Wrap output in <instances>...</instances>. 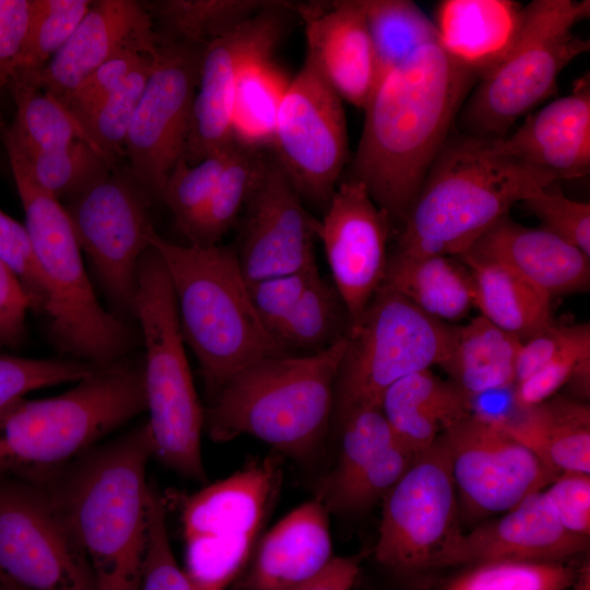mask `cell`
Segmentation results:
<instances>
[{
	"mask_svg": "<svg viewBox=\"0 0 590 590\" xmlns=\"http://www.w3.org/2000/svg\"><path fill=\"white\" fill-rule=\"evenodd\" d=\"M477 78L438 43L387 72L366 104L350 179L403 221Z\"/></svg>",
	"mask_w": 590,
	"mask_h": 590,
	"instance_id": "1",
	"label": "cell"
},
{
	"mask_svg": "<svg viewBox=\"0 0 590 590\" xmlns=\"http://www.w3.org/2000/svg\"><path fill=\"white\" fill-rule=\"evenodd\" d=\"M154 448L148 423L96 445L43 485L67 518L98 590H138ZM38 484V483H37Z\"/></svg>",
	"mask_w": 590,
	"mask_h": 590,
	"instance_id": "2",
	"label": "cell"
},
{
	"mask_svg": "<svg viewBox=\"0 0 590 590\" xmlns=\"http://www.w3.org/2000/svg\"><path fill=\"white\" fill-rule=\"evenodd\" d=\"M346 344L347 334L316 353L264 357L234 374L204 409L209 437L225 442L248 435L282 457L310 462L328 435Z\"/></svg>",
	"mask_w": 590,
	"mask_h": 590,
	"instance_id": "3",
	"label": "cell"
},
{
	"mask_svg": "<svg viewBox=\"0 0 590 590\" xmlns=\"http://www.w3.org/2000/svg\"><path fill=\"white\" fill-rule=\"evenodd\" d=\"M556 181L497 152L493 139L449 135L402 221L396 251L459 257L512 205Z\"/></svg>",
	"mask_w": 590,
	"mask_h": 590,
	"instance_id": "4",
	"label": "cell"
},
{
	"mask_svg": "<svg viewBox=\"0 0 590 590\" xmlns=\"http://www.w3.org/2000/svg\"><path fill=\"white\" fill-rule=\"evenodd\" d=\"M146 411L143 356L101 366L56 397L0 410V473L44 484Z\"/></svg>",
	"mask_w": 590,
	"mask_h": 590,
	"instance_id": "5",
	"label": "cell"
},
{
	"mask_svg": "<svg viewBox=\"0 0 590 590\" xmlns=\"http://www.w3.org/2000/svg\"><path fill=\"white\" fill-rule=\"evenodd\" d=\"M146 239L167 271L182 339L199 363L210 400L249 364L291 354L260 321L235 249L177 245L154 227Z\"/></svg>",
	"mask_w": 590,
	"mask_h": 590,
	"instance_id": "6",
	"label": "cell"
},
{
	"mask_svg": "<svg viewBox=\"0 0 590 590\" xmlns=\"http://www.w3.org/2000/svg\"><path fill=\"white\" fill-rule=\"evenodd\" d=\"M9 162L49 293L44 318L49 342L67 357L95 366L132 354L141 335L98 302L63 204L40 189L16 160Z\"/></svg>",
	"mask_w": 590,
	"mask_h": 590,
	"instance_id": "7",
	"label": "cell"
},
{
	"mask_svg": "<svg viewBox=\"0 0 590 590\" xmlns=\"http://www.w3.org/2000/svg\"><path fill=\"white\" fill-rule=\"evenodd\" d=\"M133 314L144 344V388L150 414L146 423L153 457L185 477L204 482V409L186 356L172 284L152 247L139 261Z\"/></svg>",
	"mask_w": 590,
	"mask_h": 590,
	"instance_id": "8",
	"label": "cell"
},
{
	"mask_svg": "<svg viewBox=\"0 0 590 590\" xmlns=\"http://www.w3.org/2000/svg\"><path fill=\"white\" fill-rule=\"evenodd\" d=\"M590 15L589 0H533L523 5L519 36L504 60L460 109L465 134L502 139L517 119L554 94L560 72L590 42L574 27Z\"/></svg>",
	"mask_w": 590,
	"mask_h": 590,
	"instance_id": "9",
	"label": "cell"
},
{
	"mask_svg": "<svg viewBox=\"0 0 590 590\" xmlns=\"http://www.w3.org/2000/svg\"><path fill=\"white\" fill-rule=\"evenodd\" d=\"M457 326L437 320L391 288L380 285L347 344L334 386L338 424L354 410L379 406L384 392L401 378L448 357Z\"/></svg>",
	"mask_w": 590,
	"mask_h": 590,
	"instance_id": "10",
	"label": "cell"
},
{
	"mask_svg": "<svg viewBox=\"0 0 590 590\" xmlns=\"http://www.w3.org/2000/svg\"><path fill=\"white\" fill-rule=\"evenodd\" d=\"M0 573L27 590H98L48 489L0 473Z\"/></svg>",
	"mask_w": 590,
	"mask_h": 590,
	"instance_id": "11",
	"label": "cell"
},
{
	"mask_svg": "<svg viewBox=\"0 0 590 590\" xmlns=\"http://www.w3.org/2000/svg\"><path fill=\"white\" fill-rule=\"evenodd\" d=\"M150 197L131 176L108 170L63 205L114 314L134 318L138 266L150 247Z\"/></svg>",
	"mask_w": 590,
	"mask_h": 590,
	"instance_id": "12",
	"label": "cell"
},
{
	"mask_svg": "<svg viewBox=\"0 0 590 590\" xmlns=\"http://www.w3.org/2000/svg\"><path fill=\"white\" fill-rule=\"evenodd\" d=\"M302 197L327 208L349 160L343 101L306 55L282 98L270 149Z\"/></svg>",
	"mask_w": 590,
	"mask_h": 590,
	"instance_id": "13",
	"label": "cell"
},
{
	"mask_svg": "<svg viewBox=\"0 0 590 590\" xmlns=\"http://www.w3.org/2000/svg\"><path fill=\"white\" fill-rule=\"evenodd\" d=\"M381 502L377 563L400 576L429 570L435 556L460 531L458 496L438 438L413 459Z\"/></svg>",
	"mask_w": 590,
	"mask_h": 590,
	"instance_id": "14",
	"label": "cell"
},
{
	"mask_svg": "<svg viewBox=\"0 0 590 590\" xmlns=\"http://www.w3.org/2000/svg\"><path fill=\"white\" fill-rule=\"evenodd\" d=\"M204 47L162 42L153 56L125 146L129 175L150 198L160 199L169 173L185 155Z\"/></svg>",
	"mask_w": 590,
	"mask_h": 590,
	"instance_id": "15",
	"label": "cell"
},
{
	"mask_svg": "<svg viewBox=\"0 0 590 590\" xmlns=\"http://www.w3.org/2000/svg\"><path fill=\"white\" fill-rule=\"evenodd\" d=\"M438 439L448 458L459 511L470 520L504 514L559 475L497 421L479 413L461 418Z\"/></svg>",
	"mask_w": 590,
	"mask_h": 590,
	"instance_id": "16",
	"label": "cell"
},
{
	"mask_svg": "<svg viewBox=\"0 0 590 590\" xmlns=\"http://www.w3.org/2000/svg\"><path fill=\"white\" fill-rule=\"evenodd\" d=\"M296 2L276 0L225 35L205 45L184 158L188 164L234 141L232 115L238 78L258 59L272 57L295 13Z\"/></svg>",
	"mask_w": 590,
	"mask_h": 590,
	"instance_id": "17",
	"label": "cell"
},
{
	"mask_svg": "<svg viewBox=\"0 0 590 590\" xmlns=\"http://www.w3.org/2000/svg\"><path fill=\"white\" fill-rule=\"evenodd\" d=\"M319 222L318 240L351 328L382 283L391 219L362 182L349 178L338 184Z\"/></svg>",
	"mask_w": 590,
	"mask_h": 590,
	"instance_id": "18",
	"label": "cell"
},
{
	"mask_svg": "<svg viewBox=\"0 0 590 590\" xmlns=\"http://www.w3.org/2000/svg\"><path fill=\"white\" fill-rule=\"evenodd\" d=\"M319 225L270 151L264 172L245 205L235 250L246 282L315 266Z\"/></svg>",
	"mask_w": 590,
	"mask_h": 590,
	"instance_id": "19",
	"label": "cell"
},
{
	"mask_svg": "<svg viewBox=\"0 0 590 590\" xmlns=\"http://www.w3.org/2000/svg\"><path fill=\"white\" fill-rule=\"evenodd\" d=\"M589 540L566 531L543 491L469 532H457L429 570L496 560L566 562L588 552Z\"/></svg>",
	"mask_w": 590,
	"mask_h": 590,
	"instance_id": "20",
	"label": "cell"
},
{
	"mask_svg": "<svg viewBox=\"0 0 590 590\" xmlns=\"http://www.w3.org/2000/svg\"><path fill=\"white\" fill-rule=\"evenodd\" d=\"M160 45L153 17L134 0H97L64 46L38 74L35 86L62 102L96 68L133 51L154 56Z\"/></svg>",
	"mask_w": 590,
	"mask_h": 590,
	"instance_id": "21",
	"label": "cell"
},
{
	"mask_svg": "<svg viewBox=\"0 0 590 590\" xmlns=\"http://www.w3.org/2000/svg\"><path fill=\"white\" fill-rule=\"evenodd\" d=\"M295 13L305 25L307 56L342 101L364 109L379 81L364 1L296 2Z\"/></svg>",
	"mask_w": 590,
	"mask_h": 590,
	"instance_id": "22",
	"label": "cell"
},
{
	"mask_svg": "<svg viewBox=\"0 0 590 590\" xmlns=\"http://www.w3.org/2000/svg\"><path fill=\"white\" fill-rule=\"evenodd\" d=\"M282 461L276 452L252 460L190 495L181 509L184 539L257 545L281 488Z\"/></svg>",
	"mask_w": 590,
	"mask_h": 590,
	"instance_id": "23",
	"label": "cell"
},
{
	"mask_svg": "<svg viewBox=\"0 0 590 590\" xmlns=\"http://www.w3.org/2000/svg\"><path fill=\"white\" fill-rule=\"evenodd\" d=\"M457 258L502 264L551 298L585 292L590 285V257L545 228L523 226L508 214Z\"/></svg>",
	"mask_w": 590,
	"mask_h": 590,
	"instance_id": "24",
	"label": "cell"
},
{
	"mask_svg": "<svg viewBox=\"0 0 590 590\" xmlns=\"http://www.w3.org/2000/svg\"><path fill=\"white\" fill-rule=\"evenodd\" d=\"M503 155L554 175L558 180L580 178L590 170V75L583 74L571 92L536 113L509 137L493 139Z\"/></svg>",
	"mask_w": 590,
	"mask_h": 590,
	"instance_id": "25",
	"label": "cell"
},
{
	"mask_svg": "<svg viewBox=\"0 0 590 590\" xmlns=\"http://www.w3.org/2000/svg\"><path fill=\"white\" fill-rule=\"evenodd\" d=\"M333 557L329 512L312 498L259 539L238 590H288L317 576Z\"/></svg>",
	"mask_w": 590,
	"mask_h": 590,
	"instance_id": "26",
	"label": "cell"
},
{
	"mask_svg": "<svg viewBox=\"0 0 590 590\" xmlns=\"http://www.w3.org/2000/svg\"><path fill=\"white\" fill-rule=\"evenodd\" d=\"M522 15L523 5L511 0H444L434 24L441 48L479 81L514 47Z\"/></svg>",
	"mask_w": 590,
	"mask_h": 590,
	"instance_id": "27",
	"label": "cell"
},
{
	"mask_svg": "<svg viewBox=\"0 0 590 590\" xmlns=\"http://www.w3.org/2000/svg\"><path fill=\"white\" fill-rule=\"evenodd\" d=\"M379 408L397 440L414 456L473 410L468 393L430 369L396 381L384 392Z\"/></svg>",
	"mask_w": 590,
	"mask_h": 590,
	"instance_id": "28",
	"label": "cell"
},
{
	"mask_svg": "<svg viewBox=\"0 0 590 590\" xmlns=\"http://www.w3.org/2000/svg\"><path fill=\"white\" fill-rule=\"evenodd\" d=\"M497 422L555 473H590V408L587 402L554 394L532 406H515Z\"/></svg>",
	"mask_w": 590,
	"mask_h": 590,
	"instance_id": "29",
	"label": "cell"
},
{
	"mask_svg": "<svg viewBox=\"0 0 590 590\" xmlns=\"http://www.w3.org/2000/svg\"><path fill=\"white\" fill-rule=\"evenodd\" d=\"M381 285L426 315L450 324L467 317L474 307L470 270L457 257L396 251L388 256Z\"/></svg>",
	"mask_w": 590,
	"mask_h": 590,
	"instance_id": "30",
	"label": "cell"
},
{
	"mask_svg": "<svg viewBox=\"0 0 590 590\" xmlns=\"http://www.w3.org/2000/svg\"><path fill=\"white\" fill-rule=\"evenodd\" d=\"M521 341L482 316L457 326L451 351L440 367L471 398L515 386Z\"/></svg>",
	"mask_w": 590,
	"mask_h": 590,
	"instance_id": "31",
	"label": "cell"
},
{
	"mask_svg": "<svg viewBox=\"0 0 590 590\" xmlns=\"http://www.w3.org/2000/svg\"><path fill=\"white\" fill-rule=\"evenodd\" d=\"M460 260L470 270L480 316L521 342L553 323L552 298L519 275L495 262Z\"/></svg>",
	"mask_w": 590,
	"mask_h": 590,
	"instance_id": "32",
	"label": "cell"
},
{
	"mask_svg": "<svg viewBox=\"0 0 590 590\" xmlns=\"http://www.w3.org/2000/svg\"><path fill=\"white\" fill-rule=\"evenodd\" d=\"M338 462L317 484L315 497L323 506L371 470L397 440L379 406L352 411L338 424Z\"/></svg>",
	"mask_w": 590,
	"mask_h": 590,
	"instance_id": "33",
	"label": "cell"
},
{
	"mask_svg": "<svg viewBox=\"0 0 590 590\" xmlns=\"http://www.w3.org/2000/svg\"><path fill=\"white\" fill-rule=\"evenodd\" d=\"M11 90L16 113L12 125L3 128L4 145L24 152L60 149L76 141L97 146L81 121L51 94L32 86Z\"/></svg>",
	"mask_w": 590,
	"mask_h": 590,
	"instance_id": "34",
	"label": "cell"
},
{
	"mask_svg": "<svg viewBox=\"0 0 590 590\" xmlns=\"http://www.w3.org/2000/svg\"><path fill=\"white\" fill-rule=\"evenodd\" d=\"M269 156L270 150L251 148L234 140L204 215L187 245H219L245 208Z\"/></svg>",
	"mask_w": 590,
	"mask_h": 590,
	"instance_id": "35",
	"label": "cell"
},
{
	"mask_svg": "<svg viewBox=\"0 0 590 590\" xmlns=\"http://www.w3.org/2000/svg\"><path fill=\"white\" fill-rule=\"evenodd\" d=\"M290 80L271 57L258 59L241 71L235 93L232 131L235 141L270 150L276 116Z\"/></svg>",
	"mask_w": 590,
	"mask_h": 590,
	"instance_id": "36",
	"label": "cell"
},
{
	"mask_svg": "<svg viewBox=\"0 0 590 590\" xmlns=\"http://www.w3.org/2000/svg\"><path fill=\"white\" fill-rule=\"evenodd\" d=\"M4 146L8 157L16 160L33 181L59 202L70 201L111 169V157L86 141L48 151Z\"/></svg>",
	"mask_w": 590,
	"mask_h": 590,
	"instance_id": "37",
	"label": "cell"
},
{
	"mask_svg": "<svg viewBox=\"0 0 590 590\" xmlns=\"http://www.w3.org/2000/svg\"><path fill=\"white\" fill-rule=\"evenodd\" d=\"M276 0H162L151 7L167 33L162 42L208 45ZM161 42V43H162Z\"/></svg>",
	"mask_w": 590,
	"mask_h": 590,
	"instance_id": "38",
	"label": "cell"
},
{
	"mask_svg": "<svg viewBox=\"0 0 590 590\" xmlns=\"http://www.w3.org/2000/svg\"><path fill=\"white\" fill-rule=\"evenodd\" d=\"M363 1L376 55L379 81L420 47L438 43L434 21L415 2L409 0Z\"/></svg>",
	"mask_w": 590,
	"mask_h": 590,
	"instance_id": "39",
	"label": "cell"
},
{
	"mask_svg": "<svg viewBox=\"0 0 590 590\" xmlns=\"http://www.w3.org/2000/svg\"><path fill=\"white\" fill-rule=\"evenodd\" d=\"M350 320L333 284L319 276L287 314L273 338L288 353L321 351L344 335Z\"/></svg>",
	"mask_w": 590,
	"mask_h": 590,
	"instance_id": "40",
	"label": "cell"
},
{
	"mask_svg": "<svg viewBox=\"0 0 590 590\" xmlns=\"http://www.w3.org/2000/svg\"><path fill=\"white\" fill-rule=\"evenodd\" d=\"M91 4L90 0H32L27 38L10 87H36L38 74L68 42Z\"/></svg>",
	"mask_w": 590,
	"mask_h": 590,
	"instance_id": "41",
	"label": "cell"
},
{
	"mask_svg": "<svg viewBox=\"0 0 590 590\" xmlns=\"http://www.w3.org/2000/svg\"><path fill=\"white\" fill-rule=\"evenodd\" d=\"M581 566L568 562L496 560L465 567L441 590H567Z\"/></svg>",
	"mask_w": 590,
	"mask_h": 590,
	"instance_id": "42",
	"label": "cell"
},
{
	"mask_svg": "<svg viewBox=\"0 0 590 590\" xmlns=\"http://www.w3.org/2000/svg\"><path fill=\"white\" fill-rule=\"evenodd\" d=\"M232 144L197 164L191 165L180 158L164 184L160 200L172 212L187 243L204 215Z\"/></svg>",
	"mask_w": 590,
	"mask_h": 590,
	"instance_id": "43",
	"label": "cell"
},
{
	"mask_svg": "<svg viewBox=\"0 0 590 590\" xmlns=\"http://www.w3.org/2000/svg\"><path fill=\"white\" fill-rule=\"evenodd\" d=\"M153 57L139 66L82 125L108 156L125 153L127 135L152 69Z\"/></svg>",
	"mask_w": 590,
	"mask_h": 590,
	"instance_id": "44",
	"label": "cell"
},
{
	"mask_svg": "<svg viewBox=\"0 0 590 590\" xmlns=\"http://www.w3.org/2000/svg\"><path fill=\"white\" fill-rule=\"evenodd\" d=\"M98 367L69 357L28 358L0 352V410L33 390L76 382Z\"/></svg>",
	"mask_w": 590,
	"mask_h": 590,
	"instance_id": "45",
	"label": "cell"
},
{
	"mask_svg": "<svg viewBox=\"0 0 590 590\" xmlns=\"http://www.w3.org/2000/svg\"><path fill=\"white\" fill-rule=\"evenodd\" d=\"M138 590H194L175 558L167 532L165 505L152 485L148 500L146 545Z\"/></svg>",
	"mask_w": 590,
	"mask_h": 590,
	"instance_id": "46",
	"label": "cell"
},
{
	"mask_svg": "<svg viewBox=\"0 0 590 590\" xmlns=\"http://www.w3.org/2000/svg\"><path fill=\"white\" fill-rule=\"evenodd\" d=\"M556 182L521 204L541 222V227L590 257V203L567 198Z\"/></svg>",
	"mask_w": 590,
	"mask_h": 590,
	"instance_id": "47",
	"label": "cell"
},
{
	"mask_svg": "<svg viewBox=\"0 0 590 590\" xmlns=\"http://www.w3.org/2000/svg\"><path fill=\"white\" fill-rule=\"evenodd\" d=\"M0 259L17 279L26 294L31 310L45 318L49 293L31 238L21 224L0 210Z\"/></svg>",
	"mask_w": 590,
	"mask_h": 590,
	"instance_id": "48",
	"label": "cell"
},
{
	"mask_svg": "<svg viewBox=\"0 0 590 590\" xmlns=\"http://www.w3.org/2000/svg\"><path fill=\"white\" fill-rule=\"evenodd\" d=\"M319 276L321 275L315 264L294 273L248 284L255 310L272 337L294 305Z\"/></svg>",
	"mask_w": 590,
	"mask_h": 590,
	"instance_id": "49",
	"label": "cell"
},
{
	"mask_svg": "<svg viewBox=\"0 0 590 590\" xmlns=\"http://www.w3.org/2000/svg\"><path fill=\"white\" fill-rule=\"evenodd\" d=\"M153 56L120 54L93 70L61 103L81 121L116 91L139 66Z\"/></svg>",
	"mask_w": 590,
	"mask_h": 590,
	"instance_id": "50",
	"label": "cell"
},
{
	"mask_svg": "<svg viewBox=\"0 0 590 590\" xmlns=\"http://www.w3.org/2000/svg\"><path fill=\"white\" fill-rule=\"evenodd\" d=\"M590 355V333L580 338L548 364L514 386L516 408L522 409L541 403L564 387L576 364Z\"/></svg>",
	"mask_w": 590,
	"mask_h": 590,
	"instance_id": "51",
	"label": "cell"
},
{
	"mask_svg": "<svg viewBox=\"0 0 590 590\" xmlns=\"http://www.w3.org/2000/svg\"><path fill=\"white\" fill-rule=\"evenodd\" d=\"M543 493L566 531L590 539V473L563 472Z\"/></svg>",
	"mask_w": 590,
	"mask_h": 590,
	"instance_id": "52",
	"label": "cell"
},
{
	"mask_svg": "<svg viewBox=\"0 0 590 590\" xmlns=\"http://www.w3.org/2000/svg\"><path fill=\"white\" fill-rule=\"evenodd\" d=\"M589 333V322L560 326L551 323L521 342L516 358L515 385L541 369L563 351Z\"/></svg>",
	"mask_w": 590,
	"mask_h": 590,
	"instance_id": "53",
	"label": "cell"
},
{
	"mask_svg": "<svg viewBox=\"0 0 590 590\" xmlns=\"http://www.w3.org/2000/svg\"><path fill=\"white\" fill-rule=\"evenodd\" d=\"M31 17L32 0H0V90L15 76Z\"/></svg>",
	"mask_w": 590,
	"mask_h": 590,
	"instance_id": "54",
	"label": "cell"
},
{
	"mask_svg": "<svg viewBox=\"0 0 590 590\" xmlns=\"http://www.w3.org/2000/svg\"><path fill=\"white\" fill-rule=\"evenodd\" d=\"M30 300L17 279L0 259V352L17 349L26 340Z\"/></svg>",
	"mask_w": 590,
	"mask_h": 590,
	"instance_id": "55",
	"label": "cell"
},
{
	"mask_svg": "<svg viewBox=\"0 0 590 590\" xmlns=\"http://www.w3.org/2000/svg\"><path fill=\"white\" fill-rule=\"evenodd\" d=\"M359 562V556L333 557L317 576L288 590H352Z\"/></svg>",
	"mask_w": 590,
	"mask_h": 590,
	"instance_id": "56",
	"label": "cell"
},
{
	"mask_svg": "<svg viewBox=\"0 0 590 590\" xmlns=\"http://www.w3.org/2000/svg\"><path fill=\"white\" fill-rule=\"evenodd\" d=\"M571 397L580 401H588L590 397V355L579 359L565 385Z\"/></svg>",
	"mask_w": 590,
	"mask_h": 590,
	"instance_id": "57",
	"label": "cell"
},
{
	"mask_svg": "<svg viewBox=\"0 0 590 590\" xmlns=\"http://www.w3.org/2000/svg\"><path fill=\"white\" fill-rule=\"evenodd\" d=\"M569 590H590V566L589 560L585 563L579 571V575Z\"/></svg>",
	"mask_w": 590,
	"mask_h": 590,
	"instance_id": "58",
	"label": "cell"
},
{
	"mask_svg": "<svg viewBox=\"0 0 590 590\" xmlns=\"http://www.w3.org/2000/svg\"><path fill=\"white\" fill-rule=\"evenodd\" d=\"M0 590H27L9 578H7L3 574L0 573Z\"/></svg>",
	"mask_w": 590,
	"mask_h": 590,
	"instance_id": "59",
	"label": "cell"
}]
</instances>
